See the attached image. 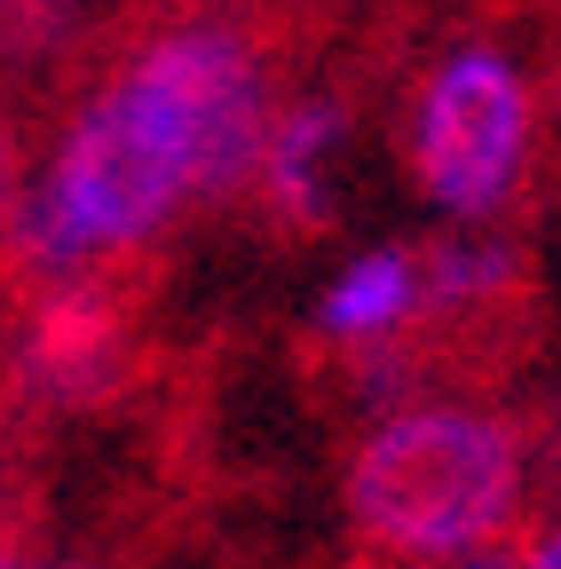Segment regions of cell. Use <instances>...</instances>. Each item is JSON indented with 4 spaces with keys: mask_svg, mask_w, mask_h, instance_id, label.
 Listing matches in <instances>:
<instances>
[{
    "mask_svg": "<svg viewBox=\"0 0 561 569\" xmlns=\"http://www.w3.org/2000/svg\"><path fill=\"white\" fill-rule=\"evenodd\" d=\"M411 284H419V246H388V253H364L357 269H348L324 309H317V332H372L388 325L403 301H411Z\"/></svg>",
    "mask_w": 561,
    "mask_h": 569,
    "instance_id": "obj_5",
    "label": "cell"
},
{
    "mask_svg": "<svg viewBox=\"0 0 561 569\" xmlns=\"http://www.w3.org/2000/svg\"><path fill=\"white\" fill-rule=\"evenodd\" d=\"M545 88H553V119H561V40H553V63H545Z\"/></svg>",
    "mask_w": 561,
    "mask_h": 569,
    "instance_id": "obj_8",
    "label": "cell"
},
{
    "mask_svg": "<svg viewBox=\"0 0 561 569\" xmlns=\"http://www.w3.org/2000/svg\"><path fill=\"white\" fill-rule=\"evenodd\" d=\"M538 419L482 396H419L364 411L340 443L348 561H490L530 498Z\"/></svg>",
    "mask_w": 561,
    "mask_h": 569,
    "instance_id": "obj_2",
    "label": "cell"
},
{
    "mask_svg": "<svg viewBox=\"0 0 561 569\" xmlns=\"http://www.w3.org/2000/svg\"><path fill=\"white\" fill-rule=\"evenodd\" d=\"M545 507H561V427H553V443H545Z\"/></svg>",
    "mask_w": 561,
    "mask_h": 569,
    "instance_id": "obj_7",
    "label": "cell"
},
{
    "mask_svg": "<svg viewBox=\"0 0 561 569\" xmlns=\"http://www.w3.org/2000/svg\"><path fill=\"white\" fill-rule=\"evenodd\" d=\"M545 348V284L522 238H419L411 301L372 332H301L293 380L317 411L357 419L419 396H507Z\"/></svg>",
    "mask_w": 561,
    "mask_h": 569,
    "instance_id": "obj_1",
    "label": "cell"
},
{
    "mask_svg": "<svg viewBox=\"0 0 561 569\" xmlns=\"http://www.w3.org/2000/svg\"><path fill=\"white\" fill-rule=\"evenodd\" d=\"M88 32H96L88 0H0V96L32 119L40 142H48V111L72 80Z\"/></svg>",
    "mask_w": 561,
    "mask_h": 569,
    "instance_id": "obj_4",
    "label": "cell"
},
{
    "mask_svg": "<svg viewBox=\"0 0 561 569\" xmlns=\"http://www.w3.org/2000/svg\"><path fill=\"white\" fill-rule=\"evenodd\" d=\"M32 151L40 134L32 119L0 96V309H9V277H17V238H24V198H32Z\"/></svg>",
    "mask_w": 561,
    "mask_h": 569,
    "instance_id": "obj_6",
    "label": "cell"
},
{
    "mask_svg": "<svg viewBox=\"0 0 561 569\" xmlns=\"http://www.w3.org/2000/svg\"><path fill=\"white\" fill-rule=\"evenodd\" d=\"M395 151L419 198L459 222H530L545 190L538 96L514 56L459 40L443 56L419 48L395 80Z\"/></svg>",
    "mask_w": 561,
    "mask_h": 569,
    "instance_id": "obj_3",
    "label": "cell"
}]
</instances>
